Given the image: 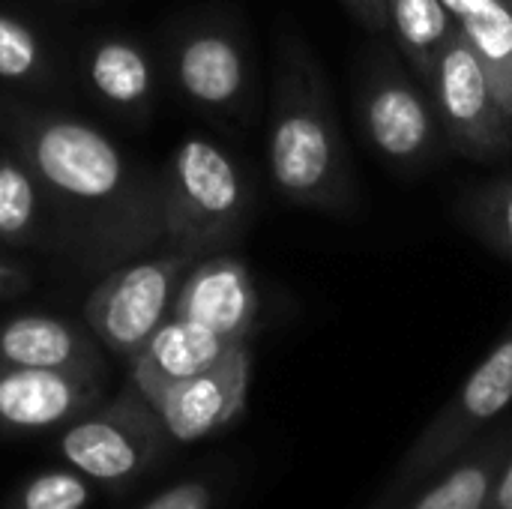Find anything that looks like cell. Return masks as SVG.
Instances as JSON below:
<instances>
[{
	"mask_svg": "<svg viewBox=\"0 0 512 509\" xmlns=\"http://www.w3.org/2000/svg\"><path fill=\"white\" fill-rule=\"evenodd\" d=\"M465 225L512 261V171L465 198Z\"/></svg>",
	"mask_w": 512,
	"mask_h": 509,
	"instance_id": "44dd1931",
	"label": "cell"
},
{
	"mask_svg": "<svg viewBox=\"0 0 512 509\" xmlns=\"http://www.w3.org/2000/svg\"><path fill=\"white\" fill-rule=\"evenodd\" d=\"M183 96L207 111L237 114L249 93V63L237 36L225 27L186 30L171 54Z\"/></svg>",
	"mask_w": 512,
	"mask_h": 509,
	"instance_id": "7c38bea8",
	"label": "cell"
},
{
	"mask_svg": "<svg viewBox=\"0 0 512 509\" xmlns=\"http://www.w3.org/2000/svg\"><path fill=\"white\" fill-rule=\"evenodd\" d=\"M93 498L90 480L75 468H51L30 477L6 509H84Z\"/></svg>",
	"mask_w": 512,
	"mask_h": 509,
	"instance_id": "7402d4cb",
	"label": "cell"
},
{
	"mask_svg": "<svg viewBox=\"0 0 512 509\" xmlns=\"http://www.w3.org/2000/svg\"><path fill=\"white\" fill-rule=\"evenodd\" d=\"M84 72L90 87L120 111H144L153 96V63L147 51L123 36L99 39L87 48Z\"/></svg>",
	"mask_w": 512,
	"mask_h": 509,
	"instance_id": "e0dca14e",
	"label": "cell"
},
{
	"mask_svg": "<svg viewBox=\"0 0 512 509\" xmlns=\"http://www.w3.org/2000/svg\"><path fill=\"white\" fill-rule=\"evenodd\" d=\"M489 509H512V456L510 462L504 465L501 477H498V486H495L492 507Z\"/></svg>",
	"mask_w": 512,
	"mask_h": 509,
	"instance_id": "484cf974",
	"label": "cell"
},
{
	"mask_svg": "<svg viewBox=\"0 0 512 509\" xmlns=\"http://www.w3.org/2000/svg\"><path fill=\"white\" fill-rule=\"evenodd\" d=\"M102 396L99 375L24 369L0 363V432H48L69 426Z\"/></svg>",
	"mask_w": 512,
	"mask_h": 509,
	"instance_id": "30bf717a",
	"label": "cell"
},
{
	"mask_svg": "<svg viewBox=\"0 0 512 509\" xmlns=\"http://www.w3.org/2000/svg\"><path fill=\"white\" fill-rule=\"evenodd\" d=\"M372 66L360 78V123L366 141L390 165L417 171L429 165L444 138L435 102L420 78H414L396 57L378 48Z\"/></svg>",
	"mask_w": 512,
	"mask_h": 509,
	"instance_id": "8992f818",
	"label": "cell"
},
{
	"mask_svg": "<svg viewBox=\"0 0 512 509\" xmlns=\"http://www.w3.org/2000/svg\"><path fill=\"white\" fill-rule=\"evenodd\" d=\"M0 144L33 168L60 249L87 270H114L165 246L162 177L138 168L93 123L0 96Z\"/></svg>",
	"mask_w": 512,
	"mask_h": 509,
	"instance_id": "6da1fadb",
	"label": "cell"
},
{
	"mask_svg": "<svg viewBox=\"0 0 512 509\" xmlns=\"http://www.w3.org/2000/svg\"><path fill=\"white\" fill-rule=\"evenodd\" d=\"M240 345L246 342L225 339L195 321L168 315L162 327L147 339V345L129 360L132 387L150 402L171 384L213 369Z\"/></svg>",
	"mask_w": 512,
	"mask_h": 509,
	"instance_id": "5bb4252c",
	"label": "cell"
},
{
	"mask_svg": "<svg viewBox=\"0 0 512 509\" xmlns=\"http://www.w3.org/2000/svg\"><path fill=\"white\" fill-rule=\"evenodd\" d=\"M0 363L102 378V357L93 336L72 321L45 312L15 315L0 324Z\"/></svg>",
	"mask_w": 512,
	"mask_h": 509,
	"instance_id": "9a60e30c",
	"label": "cell"
},
{
	"mask_svg": "<svg viewBox=\"0 0 512 509\" xmlns=\"http://www.w3.org/2000/svg\"><path fill=\"white\" fill-rule=\"evenodd\" d=\"M249 375L252 357L246 342L213 369L162 390L156 399H150V408L159 414L165 432L174 441L192 444L225 429L243 414L249 396Z\"/></svg>",
	"mask_w": 512,
	"mask_h": 509,
	"instance_id": "9c48e42d",
	"label": "cell"
},
{
	"mask_svg": "<svg viewBox=\"0 0 512 509\" xmlns=\"http://www.w3.org/2000/svg\"><path fill=\"white\" fill-rule=\"evenodd\" d=\"M512 402V321L495 348L480 360L468 381L453 393V399L432 417V423L417 435L402 462L393 471L375 509H390L411 495L423 480H429L441 465L462 453L474 438L483 435Z\"/></svg>",
	"mask_w": 512,
	"mask_h": 509,
	"instance_id": "277c9868",
	"label": "cell"
},
{
	"mask_svg": "<svg viewBox=\"0 0 512 509\" xmlns=\"http://www.w3.org/2000/svg\"><path fill=\"white\" fill-rule=\"evenodd\" d=\"M30 288V273L21 261L0 252V300H12Z\"/></svg>",
	"mask_w": 512,
	"mask_h": 509,
	"instance_id": "d4e9b609",
	"label": "cell"
},
{
	"mask_svg": "<svg viewBox=\"0 0 512 509\" xmlns=\"http://www.w3.org/2000/svg\"><path fill=\"white\" fill-rule=\"evenodd\" d=\"M342 6L372 33L390 30L387 24V0H342Z\"/></svg>",
	"mask_w": 512,
	"mask_h": 509,
	"instance_id": "cb8c5ba5",
	"label": "cell"
},
{
	"mask_svg": "<svg viewBox=\"0 0 512 509\" xmlns=\"http://www.w3.org/2000/svg\"><path fill=\"white\" fill-rule=\"evenodd\" d=\"M171 315L195 321L225 339L249 342L258 315V291L249 267L225 252L198 258L177 288Z\"/></svg>",
	"mask_w": 512,
	"mask_h": 509,
	"instance_id": "8fae6325",
	"label": "cell"
},
{
	"mask_svg": "<svg viewBox=\"0 0 512 509\" xmlns=\"http://www.w3.org/2000/svg\"><path fill=\"white\" fill-rule=\"evenodd\" d=\"M512 456V423L474 438L411 495L390 509H489L498 477Z\"/></svg>",
	"mask_w": 512,
	"mask_h": 509,
	"instance_id": "4fadbf2b",
	"label": "cell"
},
{
	"mask_svg": "<svg viewBox=\"0 0 512 509\" xmlns=\"http://www.w3.org/2000/svg\"><path fill=\"white\" fill-rule=\"evenodd\" d=\"M45 195L27 159L0 144V246H33L42 231Z\"/></svg>",
	"mask_w": 512,
	"mask_h": 509,
	"instance_id": "ac0fdd59",
	"label": "cell"
},
{
	"mask_svg": "<svg viewBox=\"0 0 512 509\" xmlns=\"http://www.w3.org/2000/svg\"><path fill=\"white\" fill-rule=\"evenodd\" d=\"M423 84L441 117L444 138L456 153L477 162L510 153L512 117L501 108L486 66L459 33L441 48Z\"/></svg>",
	"mask_w": 512,
	"mask_h": 509,
	"instance_id": "52a82bcc",
	"label": "cell"
},
{
	"mask_svg": "<svg viewBox=\"0 0 512 509\" xmlns=\"http://www.w3.org/2000/svg\"><path fill=\"white\" fill-rule=\"evenodd\" d=\"M216 492L207 480H183L138 509H213Z\"/></svg>",
	"mask_w": 512,
	"mask_h": 509,
	"instance_id": "603a6c76",
	"label": "cell"
},
{
	"mask_svg": "<svg viewBox=\"0 0 512 509\" xmlns=\"http://www.w3.org/2000/svg\"><path fill=\"white\" fill-rule=\"evenodd\" d=\"M48 78V54L39 33L18 15L0 9V81L3 84H42Z\"/></svg>",
	"mask_w": 512,
	"mask_h": 509,
	"instance_id": "ffe728a7",
	"label": "cell"
},
{
	"mask_svg": "<svg viewBox=\"0 0 512 509\" xmlns=\"http://www.w3.org/2000/svg\"><path fill=\"white\" fill-rule=\"evenodd\" d=\"M165 435L159 414L132 387L129 396L72 420L60 435V456L87 480L120 489L150 468Z\"/></svg>",
	"mask_w": 512,
	"mask_h": 509,
	"instance_id": "ba28073f",
	"label": "cell"
},
{
	"mask_svg": "<svg viewBox=\"0 0 512 509\" xmlns=\"http://www.w3.org/2000/svg\"><path fill=\"white\" fill-rule=\"evenodd\" d=\"M456 33L486 66L501 108L512 117V0H444Z\"/></svg>",
	"mask_w": 512,
	"mask_h": 509,
	"instance_id": "2e32d148",
	"label": "cell"
},
{
	"mask_svg": "<svg viewBox=\"0 0 512 509\" xmlns=\"http://www.w3.org/2000/svg\"><path fill=\"white\" fill-rule=\"evenodd\" d=\"M267 171L276 192L297 207L348 210L357 198L354 165L330 84L297 39H285L279 54Z\"/></svg>",
	"mask_w": 512,
	"mask_h": 509,
	"instance_id": "7a4b0ae2",
	"label": "cell"
},
{
	"mask_svg": "<svg viewBox=\"0 0 512 509\" xmlns=\"http://www.w3.org/2000/svg\"><path fill=\"white\" fill-rule=\"evenodd\" d=\"M162 201L165 246L207 258L246 231L252 195L240 165L216 141L189 135L162 174Z\"/></svg>",
	"mask_w": 512,
	"mask_h": 509,
	"instance_id": "3957f363",
	"label": "cell"
},
{
	"mask_svg": "<svg viewBox=\"0 0 512 509\" xmlns=\"http://www.w3.org/2000/svg\"><path fill=\"white\" fill-rule=\"evenodd\" d=\"M195 261L192 255L168 249L108 270L84 303L93 336L111 354L132 360L171 315L177 288Z\"/></svg>",
	"mask_w": 512,
	"mask_h": 509,
	"instance_id": "5b68a950",
	"label": "cell"
},
{
	"mask_svg": "<svg viewBox=\"0 0 512 509\" xmlns=\"http://www.w3.org/2000/svg\"><path fill=\"white\" fill-rule=\"evenodd\" d=\"M387 24L420 81H426L435 57L456 33V21L444 0H387Z\"/></svg>",
	"mask_w": 512,
	"mask_h": 509,
	"instance_id": "d6986e66",
	"label": "cell"
}]
</instances>
